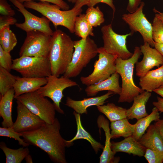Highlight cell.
Masks as SVG:
<instances>
[{
    "label": "cell",
    "mask_w": 163,
    "mask_h": 163,
    "mask_svg": "<svg viewBox=\"0 0 163 163\" xmlns=\"http://www.w3.org/2000/svg\"><path fill=\"white\" fill-rule=\"evenodd\" d=\"M60 129L59 122L56 118L53 123H45L36 129L21 133V137L30 145L44 151L54 163H67L66 148L72 145L62 137Z\"/></svg>",
    "instance_id": "obj_1"
},
{
    "label": "cell",
    "mask_w": 163,
    "mask_h": 163,
    "mask_svg": "<svg viewBox=\"0 0 163 163\" xmlns=\"http://www.w3.org/2000/svg\"><path fill=\"white\" fill-rule=\"evenodd\" d=\"M49 55L52 75H63L69 64L74 50V41L62 30H56L52 36Z\"/></svg>",
    "instance_id": "obj_2"
},
{
    "label": "cell",
    "mask_w": 163,
    "mask_h": 163,
    "mask_svg": "<svg viewBox=\"0 0 163 163\" xmlns=\"http://www.w3.org/2000/svg\"><path fill=\"white\" fill-rule=\"evenodd\" d=\"M142 54L140 47L136 46L130 58L125 60L119 58L116 59V72L120 76L122 82L121 91L118 101L119 103H131L136 96L145 91L137 86L133 79L134 66Z\"/></svg>",
    "instance_id": "obj_3"
},
{
    "label": "cell",
    "mask_w": 163,
    "mask_h": 163,
    "mask_svg": "<svg viewBox=\"0 0 163 163\" xmlns=\"http://www.w3.org/2000/svg\"><path fill=\"white\" fill-rule=\"evenodd\" d=\"M23 4L26 8L37 11L48 19L56 28L58 26H63L71 33H74L75 19L82 11V8L77 9L74 7L70 10H61L58 5L46 2L30 1Z\"/></svg>",
    "instance_id": "obj_4"
},
{
    "label": "cell",
    "mask_w": 163,
    "mask_h": 163,
    "mask_svg": "<svg viewBox=\"0 0 163 163\" xmlns=\"http://www.w3.org/2000/svg\"><path fill=\"white\" fill-rule=\"evenodd\" d=\"M98 48L89 36L74 41V50L71 61L63 76L70 78L79 75L83 69L98 53Z\"/></svg>",
    "instance_id": "obj_5"
},
{
    "label": "cell",
    "mask_w": 163,
    "mask_h": 163,
    "mask_svg": "<svg viewBox=\"0 0 163 163\" xmlns=\"http://www.w3.org/2000/svg\"><path fill=\"white\" fill-rule=\"evenodd\" d=\"M11 69L25 77L45 78L52 75L49 56H20L13 60Z\"/></svg>",
    "instance_id": "obj_6"
},
{
    "label": "cell",
    "mask_w": 163,
    "mask_h": 163,
    "mask_svg": "<svg viewBox=\"0 0 163 163\" xmlns=\"http://www.w3.org/2000/svg\"><path fill=\"white\" fill-rule=\"evenodd\" d=\"M15 99L46 123L52 124L54 121L56 110L54 104L37 91L22 94Z\"/></svg>",
    "instance_id": "obj_7"
},
{
    "label": "cell",
    "mask_w": 163,
    "mask_h": 163,
    "mask_svg": "<svg viewBox=\"0 0 163 163\" xmlns=\"http://www.w3.org/2000/svg\"><path fill=\"white\" fill-rule=\"evenodd\" d=\"M98 59L94 64L92 72L87 76L80 78L82 84L88 86L106 80L116 72V56L107 53L103 47L98 48Z\"/></svg>",
    "instance_id": "obj_8"
},
{
    "label": "cell",
    "mask_w": 163,
    "mask_h": 163,
    "mask_svg": "<svg viewBox=\"0 0 163 163\" xmlns=\"http://www.w3.org/2000/svg\"><path fill=\"white\" fill-rule=\"evenodd\" d=\"M26 37L20 49V56H49L52 36L35 30L26 32Z\"/></svg>",
    "instance_id": "obj_9"
},
{
    "label": "cell",
    "mask_w": 163,
    "mask_h": 163,
    "mask_svg": "<svg viewBox=\"0 0 163 163\" xmlns=\"http://www.w3.org/2000/svg\"><path fill=\"white\" fill-rule=\"evenodd\" d=\"M101 31L103 47L107 53L124 60L132 56L133 53L127 49L126 42L127 37L133 35V32L125 35L118 34L113 30L111 24L102 27Z\"/></svg>",
    "instance_id": "obj_10"
},
{
    "label": "cell",
    "mask_w": 163,
    "mask_h": 163,
    "mask_svg": "<svg viewBox=\"0 0 163 163\" xmlns=\"http://www.w3.org/2000/svg\"><path fill=\"white\" fill-rule=\"evenodd\" d=\"M46 78V84L40 87L37 91L44 97L51 99L56 110L61 114H64V111L60 105L64 96L63 91L67 88L78 85L75 82L63 76L59 77L51 75Z\"/></svg>",
    "instance_id": "obj_11"
},
{
    "label": "cell",
    "mask_w": 163,
    "mask_h": 163,
    "mask_svg": "<svg viewBox=\"0 0 163 163\" xmlns=\"http://www.w3.org/2000/svg\"><path fill=\"white\" fill-rule=\"evenodd\" d=\"M145 3L142 1L137 9L132 13L124 14L122 19L129 27L131 32H139L144 42L148 43L152 47H154V41L152 37V24L143 13Z\"/></svg>",
    "instance_id": "obj_12"
},
{
    "label": "cell",
    "mask_w": 163,
    "mask_h": 163,
    "mask_svg": "<svg viewBox=\"0 0 163 163\" xmlns=\"http://www.w3.org/2000/svg\"><path fill=\"white\" fill-rule=\"evenodd\" d=\"M18 11L23 15L24 21L22 23H16L15 25L18 28L26 32L37 30L52 36L53 31L50 26V21L46 18L37 17L28 11L23 3L17 0H9Z\"/></svg>",
    "instance_id": "obj_13"
},
{
    "label": "cell",
    "mask_w": 163,
    "mask_h": 163,
    "mask_svg": "<svg viewBox=\"0 0 163 163\" xmlns=\"http://www.w3.org/2000/svg\"><path fill=\"white\" fill-rule=\"evenodd\" d=\"M17 116L12 127L16 132L22 133L34 130L45 123L39 117L31 112L21 102L17 100Z\"/></svg>",
    "instance_id": "obj_14"
},
{
    "label": "cell",
    "mask_w": 163,
    "mask_h": 163,
    "mask_svg": "<svg viewBox=\"0 0 163 163\" xmlns=\"http://www.w3.org/2000/svg\"><path fill=\"white\" fill-rule=\"evenodd\" d=\"M140 48L143 58L136 64V75L139 78L154 67H159L163 65V56L155 48H153L146 42H144Z\"/></svg>",
    "instance_id": "obj_15"
},
{
    "label": "cell",
    "mask_w": 163,
    "mask_h": 163,
    "mask_svg": "<svg viewBox=\"0 0 163 163\" xmlns=\"http://www.w3.org/2000/svg\"><path fill=\"white\" fill-rule=\"evenodd\" d=\"M113 94L114 93L113 92L108 91L107 93L102 95L85 98L79 101L74 100L69 97H67L65 105L72 109L77 113L80 114H87L88 107L93 106L97 107L103 105L105 101Z\"/></svg>",
    "instance_id": "obj_16"
},
{
    "label": "cell",
    "mask_w": 163,
    "mask_h": 163,
    "mask_svg": "<svg viewBox=\"0 0 163 163\" xmlns=\"http://www.w3.org/2000/svg\"><path fill=\"white\" fill-rule=\"evenodd\" d=\"M97 123L99 129L102 128L104 130L105 136V145L103 151L100 157V163H117L119 160L118 158H115L116 153L111 149V143L110 129L108 120L102 115H99L97 119Z\"/></svg>",
    "instance_id": "obj_17"
},
{
    "label": "cell",
    "mask_w": 163,
    "mask_h": 163,
    "mask_svg": "<svg viewBox=\"0 0 163 163\" xmlns=\"http://www.w3.org/2000/svg\"><path fill=\"white\" fill-rule=\"evenodd\" d=\"M47 82L46 77L27 78L16 76L14 85V98L25 93L37 91Z\"/></svg>",
    "instance_id": "obj_18"
},
{
    "label": "cell",
    "mask_w": 163,
    "mask_h": 163,
    "mask_svg": "<svg viewBox=\"0 0 163 163\" xmlns=\"http://www.w3.org/2000/svg\"><path fill=\"white\" fill-rule=\"evenodd\" d=\"M120 75L116 72L112 74L107 79L98 83L87 86L85 91L88 96H95L99 92L108 91L114 94H120L121 87L119 85Z\"/></svg>",
    "instance_id": "obj_19"
},
{
    "label": "cell",
    "mask_w": 163,
    "mask_h": 163,
    "mask_svg": "<svg viewBox=\"0 0 163 163\" xmlns=\"http://www.w3.org/2000/svg\"><path fill=\"white\" fill-rule=\"evenodd\" d=\"M111 149L115 153L123 152L141 157L144 156L146 148L136 139L133 136L119 142H111Z\"/></svg>",
    "instance_id": "obj_20"
},
{
    "label": "cell",
    "mask_w": 163,
    "mask_h": 163,
    "mask_svg": "<svg viewBox=\"0 0 163 163\" xmlns=\"http://www.w3.org/2000/svg\"><path fill=\"white\" fill-rule=\"evenodd\" d=\"M146 131L138 142L146 148L155 150L163 155V139L158 129L154 124H151Z\"/></svg>",
    "instance_id": "obj_21"
},
{
    "label": "cell",
    "mask_w": 163,
    "mask_h": 163,
    "mask_svg": "<svg viewBox=\"0 0 163 163\" xmlns=\"http://www.w3.org/2000/svg\"><path fill=\"white\" fill-rule=\"evenodd\" d=\"M139 85L144 91L151 92L163 85V65L149 71L139 78Z\"/></svg>",
    "instance_id": "obj_22"
},
{
    "label": "cell",
    "mask_w": 163,
    "mask_h": 163,
    "mask_svg": "<svg viewBox=\"0 0 163 163\" xmlns=\"http://www.w3.org/2000/svg\"><path fill=\"white\" fill-rule=\"evenodd\" d=\"M151 96V92L144 91L136 96L132 105L127 110V118L137 120L148 116L145 106Z\"/></svg>",
    "instance_id": "obj_23"
},
{
    "label": "cell",
    "mask_w": 163,
    "mask_h": 163,
    "mask_svg": "<svg viewBox=\"0 0 163 163\" xmlns=\"http://www.w3.org/2000/svg\"><path fill=\"white\" fill-rule=\"evenodd\" d=\"M1 97L0 116L3 119L2 126L6 128L12 127L14 123L12 120V110L13 100L14 98L13 88Z\"/></svg>",
    "instance_id": "obj_24"
},
{
    "label": "cell",
    "mask_w": 163,
    "mask_h": 163,
    "mask_svg": "<svg viewBox=\"0 0 163 163\" xmlns=\"http://www.w3.org/2000/svg\"><path fill=\"white\" fill-rule=\"evenodd\" d=\"M73 114L76 122L77 132L75 136L71 139L67 140V142L72 145L74 141L78 139H83L87 140L90 143L95 153L97 154L100 149H103L104 146L100 142L95 140L83 127L80 114L75 111L73 112Z\"/></svg>",
    "instance_id": "obj_25"
},
{
    "label": "cell",
    "mask_w": 163,
    "mask_h": 163,
    "mask_svg": "<svg viewBox=\"0 0 163 163\" xmlns=\"http://www.w3.org/2000/svg\"><path fill=\"white\" fill-rule=\"evenodd\" d=\"M110 127L112 139L126 138L133 136L134 132V124L130 123L127 118L110 122Z\"/></svg>",
    "instance_id": "obj_26"
},
{
    "label": "cell",
    "mask_w": 163,
    "mask_h": 163,
    "mask_svg": "<svg viewBox=\"0 0 163 163\" xmlns=\"http://www.w3.org/2000/svg\"><path fill=\"white\" fill-rule=\"evenodd\" d=\"M160 118L159 111L155 107L149 115L137 120V122L134 124V130L133 136L138 141L145 134L151 122L153 121H158L160 119Z\"/></svg>",
    "instance_id": "obj_27"
},
{
    "label": "cell",
    "mask_w": 163,
    "mask_h": 163,
    "mask_svg": "<svg viewBox=\"0 0 163 163\" xmlns=\"http://www.w3.org/2000/svg\"><path fill=\"white\" fill-rule=\"evenodd\" d=\"M0 148L5 155L6 163H21L29 154V150L27 147L13 149L7 147L3 142L0 143Z\"/></svg>",
    "instance_id": "obj_28"
},
{
    "label": "cell",
    "mask_w": 163,
    "mask_h": 163,
    "mask_svg": "<svg viewBox=\"0 0 163 163\" xmlns=\"http://www.w3.org/2000/svg\"><path fill=\"white\" fill-rule=\"evenodd\" d=\"M98 110L104 114L110 122L127 118V110L113 103L97 107Z\"/></svg>",
    "instance_id": "obj_29"
},
{
    "label": "cell",
    "mask_w": 163,
    "mask_h": 163,
    "mask_svg": "<svg viewBox=\"0 0 163 163\" xmlns=\"http://www.w3.org/2000/svg\"><path fill=\"white\" fill-rule=\"evenodd\" d=\"M74 28L75 35L81 39H85L89 36H94L93 27L88 22L85 14H81L76 17Z\"/></svg>",
    "instance_id": "obj_30"
},
{
    "label": "cell",
    "mask_w": 163,
    "mask_h": 163,
    "mask_svg": "<svg viewBox=\"0 0 163 163\" xmlns=\"http://www.w3.org/2000/svg\"><path fill=\"white\" fill-rule=\"evenodd\" d=\"M17 43L16 36L10 29L9 26L0 30V45L4 50L10 52Z\"/></svg>",
    "instance_id": "obj_31"
},
{
    "label": "cell",
    "mask_w": 163,
    "mask_h": 163,
    "mask_svg": "<svg viewBox=\"0 0 163 163\" xmlns=\"http://www.w3.org/2000/svg\"><path fill=\"white\" fill-rule=\"evenodd\" d=\"M0 66V93L1 96L4 95L9 90L13 88L16 76H14Z\"/></svg>",
    "instance_id": "obj_32"
},
{
    "label": "cell",
    "mask_w": 163,
    "mask_h": 163,
    "mask_svg": "<svg viewBox=\"0 0 163 163\" xmlns=\"http://www.w3.org/2000/svg\"><path fill=\"white\" fill-rule=\"evenodd\" d=\"M85 15L88 22L93 27L100 26L105 21L104 14L99 6L88 7Z\"/></svg>",
    "instance_id": "obj_33"
},
{
    "label": "cell",
    "mask_w": 163,
    "mask_h": 163,
    "mask_svg": "<svg viewBox=\"0 0 163 163\" xmlns=\"http://www.w3.org/2000/svg\"><path fill=\"white\" fill-rule=\"evenodd\" d=\"M152 24V37L156 43H163V23L155 16Z\"/></svg>",
    "instance_id": "obj_34"
},
{
    "label": "cell",
    "mask_w": 163,
    "mask_h": 163,
    "mask_svg": "<svg viewBox=\"0 0 163 163\" xmlns=\"http://www.w3.org/2000/svg\"><path fill=\"white\" fill-rule=\"evenodd\" d=\"M0 136L14 139L18 142L19 145H21L23 147H27L30 145L28 143L26 142L24 139H23L21 138V137L22 136L21 133L16 132L12 127H0Z\"/></svg>",
    "instance_id": "obj_35"
},
{
    "label": "cell",
    "mask_w": 163,
    "mask_h": 163,
    "mask_svg": "<svg viewBox=\"0 0 163 163\" xmlns=\"http://www.w3.org/2000/svg\"><path fill=\"white\" fill-rule=\"evenodd\" d=\"M12 63L10 52L4 50L0 45V66L10 72Z\"/></svg>",
    "instance_id": "obj_36"
},
{
    "label": "cell",
    "mask_w": 163,
    "mask_h": 163,
    "mask_svg": "<svg viewBox=\"0 0 163 163\" xmlns=\"http://www.w3.org/2000/svg\"><path fill=\"white\" fill-rule=\"evenodd\" d=\"M144 156L149 163H163V155L150 149L146 148Z\"/></svg>",
    "instance_id": "obj_37"
},
{
    "label": "cell",
    "mask_w": 163,
    "mask_h": 163,
    "mask_svg": "<svg viewBox=\"0 0 163 163\" xmlns=\"http://www.w3.org/2000/svg\"><path fill=\"white\" fill-rule=\"evenodd\" d=\"M0 14L1 15L13 16L15 13L6 0H0Z\"/></svg>",
    "instance_id": "obj_38"
},
{
    "label": "cell",
    "mask_w": 163,
    "mask_h": 163,
    "mask_svg": "<svg viewBox=\"0 0 163 163\" xmlns=\"http://www.w3.org/2000/svg\"><path fill=\"white\" fill-rule=\"evenodd\" d=\"M19 2L23 3L27 1L38 0L40 2H46L53 4L59 6L63 10H69L70 7L69 5L63 0H17Z\"/></svg>",
    "instance_id": "obj_39"
},
{
    "label": "cell",
    "mask_w": 163,
    "mask_h": 163,
    "mask_svg": "<svg viewBox=\"0 0 163 163\" xmlns=\"http://www.w3.org/2000/svg\"><path fill=\"white\" fill-rule=\"evenodd\" d=\"M17 19L13 16L1 15L0 16V30L5 27L15 24L17 23Z\"/></svg>",
    "instance_id": "obj_40"
},
{
    "label": "cell",
    "mask_w": 163,
    "mask_h": 163,
    "mask_svg": "<svg viewBox=\"0 0 163 163\" xmlns=\"http://www.w3.org/2000/svg\"><path fill=\"white\" fill-rule=\"evenodd\" d=\"M99 3H104L109 6L112 9L114 14L116 11V8L113 3V0H89L86 5L88 7H94Z\"/></svg>",
    "instance_id": "obj_41"
},
{
    "label": "cell",
    "mask_w": 163,
    "mask_h": 163,
    "mask_svg": "<svg viewBox=\"0 0 163 163\" xmlns=\"http://www.w3.org/2000/svg\"><path fill=\"white\" fill-rule=\"evenodd\" d=\"M142 2V0H129L126 10L130 13L134 12L139 8Z\"/></svg>",
    "instance_id": "obj_42"
},
{
    "label": "cell",
    "mask_w": 163,
    "mask_h": 163,
    "mask_svg": "<svg viewBox=\"0 0 163 163\" xmlns=\"http://www.w3.org/2000/svg\"><path fill=\"white\" fill-rule=\"evenodd\" d=\"M157 101L152 103L153 105L156 107L160 113L163 112V98L158 96Z\"/></svg>",
    "instance_id": "obj_43"
},
{
    "label": "cell",
    "mask_w": 163,
    "mask_h": 163,
    "mask_svg": "<svg viewBox=\"0 0 163 163\" xmlns=\"http://www.w3.org/2000/svg\"><path fill=\"white\" fill-rule=\"evenodd\" d=\"M154 125L159 130L163 139V120L159 119Z\"/></svg>",
    "instance_id": "obj_44"
},
{
    "label": "cell",
    "mask_w": 163,
    "mask_h": 163,
    "mask_svg": "<svg viewBox=\"0 0 163 163\" xmlns=\"http://www.w3.org/2000/svg\"><path fill=\"white\" fill-rule=\"evenodd\" d=\"M89 0H77L74 8L77 9L82 8L83 6L86 5Z\"/></svg>",
    "instance_id": "obj_45"
},
{
    "label": "cell",
    "mask_w": 163,
    "mask_h": 163,
    "mask_svg": "<svg viewBox=\"0 0 163 163\" xmlns=\"http://www.w3.org/2000/svg\"><path fill=\"white\" fill-rule=\"evenodd\" d=\"M154 47L163 56V43L154 42Z\"/></svg>",
    "instance_id": "obj_46"
},
{
    "label": "cell",
    "mask_w": 163,
    "mask_h": 163,
    "mask_svg": "<svg viewBox=\"0 0 163 163\" xmlns=\"http://www.w3.org/2000/svg\"><path fill=\"white\" fill-rule=\"evenodd\" d=\"M153 92L159 95L163 98V85L155 90Z\"/></svg>",
    "instance_id": "obj_47"
},
{
    "label": "cell",
    "mask_w": 163,
    "mask_h": 163,
    "mask_svg": "<svg viewBox=\"0 0 163 163\" xmlns=\"http://www.w3.org/2000/svg\"><path fill=\"white\" fill-rule=\"evenodd\" d=\"M153 11L155 13V16H156V17L160 18L163 23V13L158 11L155 8H154L153 9Z\"/></svg>",
    "instance_id": "obj_48"
},
{
    "label": "cell",
    "mask_w": 163,
    "mask_h": 163,
    "mask_svg": "<svg viewBox=\"0 0 163 163\" xmlns=\"http://www.w3.org/2000/svg\"><path fill=\"white\" fill-rule=\"evenodd\" d=\"M26 162L27 163H33V160L30 155H28L25 158Z\"/></svg>",
    "instance_id": "obj_49"
},
{
    "label": "cell",
    "mask_w": 163,
    "mask_h": 163,
    "mask_svg": "<svg viewBox=\"0 0 163 163\" xmlns=\"http://www.w3.org/2000/svg\"><path fill=\"white\" fill-rule=\"evenodd\" d=\"M68 1L69 2H71L72 3H75L77 0H68Z\"/></svg>",
    "instance_id": "obj_50"
},
{
    "label": "cell",
    "mask_w": 163,
    "mask_h": 163,
    "mask_svg": "<svg viewBox=\"0 0 163 163\" xmlns=\"http://www.w3.org/2000/svg\"></svg>",
    "instance_id": "obj_51"
},
{
    "label": "cell",
    "mask_w": 163,
    "mask_h": 163,
    "mask_svg": "<svg viewBox=\"0 0 163 163\" xmlns=\"http://www.w3.org/2000/svg\"><path fill=\"white\" fill-rule=\"evenodd\" d=\"M162 13H163V12H162Z\"/></svg>",
    "instance_id": "obj_52"
}]
</instances>
